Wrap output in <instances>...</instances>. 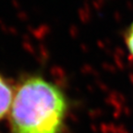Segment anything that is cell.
Masks as SVG:
<instances>
[{
    "label": "cell",
    "instance_id": "1",
    "mask_svg": "<svg viewBox=\"0 0 133 133\" xmlns=\"http://www.w3.org/2000/svg\"><path fill=\"white\" fill-rule=\"evenodd\" d=\"M69 110L56 83L38 73L24 74L14 87L8 133H66Z\"/></svg>",
    "mask_w": 133,
    "mask_h": 133
},
{
    "label": "cell",
    "instance_id": "2",
    "mask_svg": "<svg viewBox=\"0 0 133 133\" xmlns=\"http://www.w3.org/2000/svg\"><path fill=\"white\" fill-rule=\"evenodd\" d=\"M14 96V87L4 75L0 73V122L9 114Z\"/></svg>",
    "mask_w": 133,
    "mask_h": 133
},
{
    "label": "cell",
    "instance_id": "3",
    "mask_svg": "<svg viewBox=\"0 0 133 133\" xmlns=\"http://www.w3.org/2000/svg\"><path fill=\"white\" fill-rule=\"evenodd\" d=\"M126 44H127V47L129 49V53H130L131 56L133 57V22L129 26L128 29L127 33H126Z\"/></svg>",
    "mask_w": 133,
    "mask_h": 133
}]
</instances>
